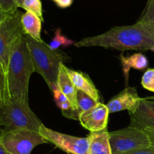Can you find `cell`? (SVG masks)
Listing matches in <instances>:
<instances>
[{
  "label": "cell",
  "mask_w": 154,
  "mask_h": 154,
  "mask_svg": "<svg viewBox=\"0 0 154 154\" xmlns=\"http://www.w3.org/2000/svg\"><path fill=\"white\" fill-rule=\"evenodd\" d=\"M138 22L142 23L154 35V0H147L144 11L138 20Z\"/></svg>",
  "instance_id": "18"
},
{
  "label": "cell",
  "mask_w": 154,
  "mask_h": 154,
  "mask_svg": "<svg viewBox=\"0 0 154 154\" xmlns=\"http://www.w3.org/2000/svg\"><path fill=\"white\" fill-rule=\"evenodd\" d=\"M0 7L9 14H15L19 8L15 0H0Z\"/></svg>",
  "instance_id": "23"
},
{
  "label": "cell",
  "mask_w": 154,
  "mask_h": 154,
  "mask_svg": "<svg viewBox=\"0 0 154 154\" xmlns=\"http://www.w3.org/2000/svg\"><path fill=\"white\" fill-rule=\"evenodd\" d=\"M0 139L11 154H31L35 147L49 143L38 132L26 129L2 134Z\"/></svg>",
  "instance_id": "7"
},
{
  "label": "cell",
  "mask_w": 154,
  "mask_h": 154,
  "mask_svg": "<svg viewBox=\"0 0 154 154\" xmlns=\"http://www.w3.org/2000/svg\"><path fill=\"white\" fill-rule=\"evenodd\" d=\"M109 139L112 154H126L151 145L144 131L130 126L109 132Z\"/></svg>",
  "instance_id": "6"
},
{
  "label": "cell",
  "mask_w": 154,
  "mask_h": 154,
  "mask_svg": "<svg viewBox=\"0 0 154 154\" xmlns=\"http://www.w3.org/2000/svg\"><path fill=\"white\" fill-rule=\"evenodd\" d=\"M24 35L18 41L11 56L7 78L11 99L29 102V79L35 71Z\"/></svg>",
  "instance_id": "2"
},
{
  "label": "cell",
  "mask_w": 154,
  "mask_h": 154,
  "mask_svg": "<svg viewBox=\"0 0 154 154\" xmlns=\"http://www.w3.org/2000/svg\"><path fill=\"white\" fill-rule=\"evenodd\" d=\"M126 154H154V146L150 145V147L140 149V150H135V151L130 152V153Z\"/></svg>",
  "instance_id": "25"
},
{
  "label": "cell",
  "mask_w": 154,
  "mask_h": 154,
  "mask_svg": "<svg viewBox=\"0 0 154 154\" xmlns=\"http://www.w3.org/2000/svg\"><path fill=\"white\" fill-rule=\"evenodd\" d=\"M22 8L37 15L43 21V11L40 0H23Z\"/></svg>",
  "instance_id": "21"
},
{
  "label": "cell",
  "mask_w": 154,
  "mask_h": 154,
  "mask_svg": "<svg viewBox=\"0 0 154 154\" xmlns=\"http://www.w3.org/2000/svg\"><path fill=\"white\" fill-rule=\"evenodd\" d=\"M11 14H9L6 13L5 11H4L2 9V8L0 7V24H1L3 21L5 20L9 16H11Z\"/></svg>",
  "instance_id": "28"
},
{
  "label": "cell",
  "mask_w": 154,
  "mask_h": 154,
  "mask_svg": "<svg viewBox=\"0 0 154 154\" xmlns=\"http://www.w3.org/2000/svg\"><path fill=\"white\" fill-rule=\"evenodd\" d=\"M57 6L61 8H66L72 5L73 0H54Z\"/></svg>",
  "instance_id": "26"
},
{
  "label": "cell",
  "mask_w": 154,
  "mask_h": 154,
  "mask_svg": "<svg viewBox=\"0 0 154 154\" xmlns=\"http://www.w3.org/2000/svg\"><path fill=\"white\" fill-rule=\"evenodd\" d=\"M21 16L22 14L18 11L0 24V66L6 75L12 52L24 35Z\"/></svg>",
  "instance_id": "5"
},
{
  "label": "cell",
  "mask_w": 154,
  "mask_h": 154,
  "mask_svg": "<svg viewBox=\"0 0 154 154\" xmlns=\"http://www.w3.org/2000/svg\"><path fill=\"white\" fill-rule=\"evenodd\" d=\"M0 154H11L4 147V145L2 143L1 139H0Z\"/></svg>",
  "instance_id": "29"
},
{
  "label": "cell",
  "mask_w": 154,
  "mask_h": 154,
  "mask_svg": "<svg viewBox=\"0 0 154 154\" xmlns=\"http://www.w3.org/2000/svg\"><path fill=\"white\" fill-rule=\"evenodd\" d=\"M57 87L69 99L72 105V110L78 109V102H77L78 90L68 75L66 71V66L63 63L60 65V72L57 78Z\"/></svg>",
  "instance_id": "14"
},
{
  "label": "cell",
  "mask_w": 154,
  "mask_h": 154,
  "mask_svg": "<svg viewBox=\"0 0 154 154\" xmlns=\"http://www.w3.org/2000/svg\"><path fill=\"white\" fill-rule=\"evenodd\" d=\"M87 138L89 141L87 154H112L108 129L90 132Z\"/></svg>",
  "instance_id": "13"
},
{
  "label": "cell",
  "mask_w": 154,
  "mask_h": 154,
  "mask_svg": "<svg viewBox=\"0 0 154 154\" xmlns=\"http://www.w3.org/2000/svg\"><path fill=\"white\" fill-rule=\"evenodd\" d=\"M42 22L41 18L32 12L26 11L21 16V23L24 34L36 41H42L41 37Z\"/></svg>",
  "instance_id": "15"
},
{
  "label": "cell",
  "mask_w": 154,
  "mask_h": 154,
  "mask_svg": "<svg viewBox=\"0 0 154 154\" xmlns=\"http://www.w3.org/2000/svg\"><path fill=\"white\" fill-rule=\"evenodd\" d=\"M11 100L7 75L0 66V105Z\"/></svg>",
  "instance_id": "19"
},
{
  "label": "cell",
  "mask_w": 154,
  "mask_h": 154,
  "mask_svg": "<svg viewBox=\"0 0 154 154\" xmlns=\"http://www.w3.org/2000/svg\"><path fill=\"white\" fill-rule=\"evenodd\" d=\"M35 72L45 79L51 91L57 87L60 65L66 59L63 54L53 51L43 40L36 41L24 35Z\"/></svg>",
  "instance_id": "3"
},
{
  "label": "cell",
  "mask_w": 154,
  "mask_h": 154,
  "mask_svg": "<svg viewBox=\"0 0 154 154\" xmlns=\"http://www.w3.org/2000/svg\"><path fill=\"white\" fill-rule=\"evenodd\" d=\"M144 132L148 135L149 139H150L151 146H154V129H146Z\"/></svg>",
  "instance_id": "27"
},
{
  "label": "cell",
  "mask_w": 154,
  "mask_h": 154,
  "mask_svg": "<svg viewBox=\"0 0 154 154\" xmlns=\"http://www.w3.org/2000/svg\"><path fill=\"white\" fill-rule=\"evenodd\" d=\"M76 48L101 47L119 51H154V35L142 23L116 26L103 34L84 38L75 43Z\"/></svg>",
  "instance_id": "1"
},
{
  "label": "cell",
  "mask_w": 154,
  "mask_h": 154,
  "mask_svg": "<svg viewBox=\"0 0 154 154\" xmlns=\"http://www.w3.org/2000/svg\"><path fill=\"white\" fill-rule=\"evenodd\" d=\"M77 102H78V109L62 111L63 116L72 120H79L81 114L84 111H88L99 103L81 90H78L77 93Z\"/></svg>",
  "instance_id": "17"
},
{
  "label": "cell",
  "mask_w": 154,
  "mask_h": 154,
  "mask_svg": "<svg viewBox=\"0 0 154 154\" xmlns=\"http://www.w3.org/2000/svg\"><path fill=\"white\" fill-rule=\"evenodd\" d=\"M141 86L145 90L154 93V69H148L141 78Z\"/></svg>",
  "instance_id": "22"
},
{
  "label": "cell",
  "mask_w": 154,
  "mask_h": 154,
  "mask_svg": "<svg viewBox=\"0 0 154 154\" xmlns=\"http://www.w3.org/2000/svg\"><path fill=\"white\" fill-rule=\"evenodd\" d=\"M130 116V127L142 131L154 129V101L141 98L138 108Z\"/></svg>",
  "instance_id": "11"
},
{
  "label": "cell",
  "mask_w": 154,
  "mask_h": 154,
  "mask_svg": "<svg viewBox=\"0 0 154 154\" xmlns=\"http://www.w3.org/2000/svg\"><path fill=\"white\" fill-rule=\"evenodd\" d=\"M39 133L49 143H52L68 154H87L88 153V138L72 136L52 130L42 125L39 129Z\"/></svg>",
  "instance_id": "8"
},
{
  "label": "cell",
  "mask_w": 154,
  "mask_h": 154,
  "mask_svg": "<svg viewBox=\"0 0 154 154\" xmlns=\"http://www.w3.org/2000/svg\"><path fill=\"white\" fill-rule=\"evenodd\" d=\"M42 125L29 102L11 99L0 105V135L21 129L39 132Z\"/></svg>",
  "instance_id": "4"
},
{
  "label": "cell",
  "mask_w": 154,
  "mask_h": 154,
  "mask_svg": "<svg viewBox=\"0 0 154 154\" xmlns=\"http://www.w3.org/2000/svg\"><path fill=\"white\" fill-rule=\"evenodd\" d=\"M53 94H54V100H55L56 104H57V106H60V105L63 103H66V102H69V99L62 93L60 90V89L58 87H57L56 89H54L53 90Z\"/></svg>",
  "instance_id": "24"
},
{
  "label": "cell",
  "mask_w": 154,
  "mask_h": 154,
  "mask_svg": "<svg viewBox=\"0 0 154 154\" xmlns=\"http://www.w3.org/2000/svg\"><path fill=\"white\" fill-rule=\"evenodd\" d=\"M120 61L122 63L123 74L126 78V84L129 79V73L131 69H137V70H144L148 67L149 62L145 55L141 53H138L129 57H126L121 54Z\"/></svg>",
  "instance_id": "16"
},
{
  "label": "cell",
  "mask_w": 154,
  "mask_h": 154,
  "mask_svg": "<svg viewBox=\"0 0 154 154\" xmlns=\"http://www.w3.org/2000/svg\"><path fill=\"white\" fill-rule=\"evenodd\" d=\"M15 1H16L18 8H22V5H23V0H15Z\"/></svg>",
  "instance_id": "30"
},
{
  "label": "cell",
  "mask_w": 154,
  "mask_h": 154,
  "mask_svg": "<svg viewBox=\"0 0 154 154\" xmlns=\"http://www.w3.org/2000/svg\"><path fill=\"white\" fill-rule=\"evenodd\" d=\"M141 100V98L135 87H126L113 97L106 105L110 114L127 110L131 114L136 111Z\"/></svg>",
  "instance_id": "10"
},
{
  "label": "cell",
  "mask_w": 154,
  "mask_h": 154,
  "mask_svg": "<svg viewBox=\"0 0 154 154\" xmlns=\"http://www.w3.org/2000/svg\"><path fill=\"white\" fill-rule=\"evenodd\" d=\"M73 44L75 45L73 41L62 34L60 29H57L55 32V36L48 44V45L53 51H57L60 47H69Z\"/></svg>",
  "instance_id": "20"
},
{
  "label": "cell",
  "mask_w": 154,
  "mask_h": 154,
  "mask_svg": "<svg viewBox=\"0 0 154 154\" xmlns=\"http://www.w3.org/2000/svg\"><path fill=\"white\" fill-rule=\"evenodd\" d=\"M66 71L78 90L84 92L96 102H100V96L96 86L90 78L84 73L72 70L66 66Z\"/></svg>",
  "instance_id": "12"
},
{
  "label": "cell",
  "mask_w": 154,
  "mask_h": 154,
  "mask_svg": "<svg viewBox=\"0 0 154 154\" xmlns=\"http://www.w3.org/2000/svg\"><path fill=\"white\" fill-rule=\"evenodd\" d=\"M109 111L106 105L99 102L96 106L81 114L79 121L84 128L90 132L108 129Z\"/></svg>",
  "instance_id": "9"
},
{
  "label": "cell",
  "mask_w": 154,
  "mask_h": 154,
  "mask_svg": "<svg viewBox=\"0 0 154 154\" xmlns=\"http://www.w3.org/2000/svg\"><path fill=\"white\" fill-rule=\"evenodd\" d=\"M147 99H150V100H153L154 101V96H149V97L146 98Z\"/></svg>",
  "instance_id": "31"
}]
</instances>
